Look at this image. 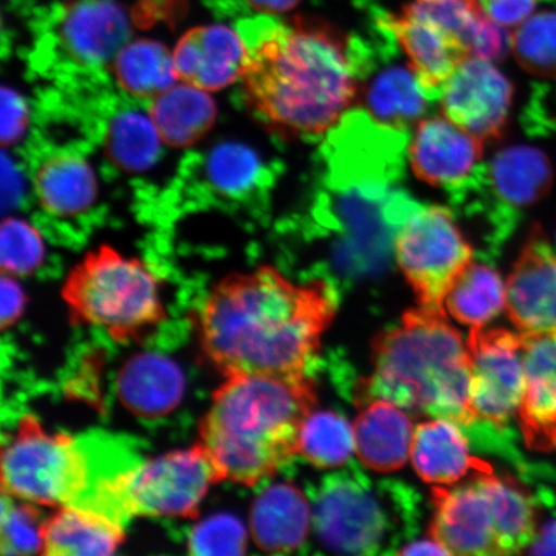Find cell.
Here are the masks:
<instances>
[{"label": "cell", "mask_w": 556, "mask_h": 556, "mask_svg": "<svg viewBox=\"0 0 556 556\" xmlns=\"http://www.w3.org/2000/svg\"><path fill=\"white\" fill-rule=\"evenodd\" d=\"M130 37L128 12L119 0H68L55 24L62 51L85 67L111 64Z\"/></svg>", "instance_id": "15"}, {"label": "cell", "mask_w": 556, "mask_h": 556, "mask_svg": "<svg viewBox=\"0 0 556 556\" xmlns=\"http://www.w3.org/2000/svg\"><path fill=\"white\" fill-rule=\"evenodd\" d=\"M356 452L354 430L343 416L312 412L299 435V454L317 468H333L350 460Z\"/></svg>", "instance_id": "31"}, {"label": "cell", "mask_w": 556, "mask_h": 556, "mask_svg": "<svg viewBox=\"0 0 556 556\" xmlns=\"http://www.w3.org/2000/svg\"><path fill=\"white\" fill-rule=\"evenodd\" d=\"M27 110L21 97L12 90H2V143L13 144L23 136L27 125Z\"/></svg>", "instance_id": "39"}, {"label": "cell", "mask_w": 556, "mask_h": 556, "mask_svg": "<svg viewBox=\"0 0 556 556\" xmlns=\"http://www.w3.org/2000/svg\"><path fill=\"white\" fill-rule=\"evenodd\" d=\"M46 258L43 236L24 219L7 217L0 226V268L15 277L30 276Z\"/></svg>", "instance_id": "34"}, {"label": "cell", "mask_w": 556, "mask_h": 556, "mask_svg": "<svg viewBox=\"0 0 556 556\" xmlns=\"http://www.w3.org/2000/svg\"><path fill=\"white\" fill-rule=\"evenodd\" d=\"M486 16L504 27L523 24L533 15L538 0H478Z\"/></svg>", "instance_id": "38"}, {"label": "cell", "mask_w": 556, "mask_h": 556, "mask_svg": "<svg viewBox=\"0 0 556 556\" xmlns=\"http://www.w3.org/2000/svg\"><path fill=\"white\" fill-rule=\"evenodd\" d=\"M356 454L368 469L391 472L405 467L412 456L415 428L406 412L394 403L375 399L353 424Z\"/></svg>", "instance_id": "22"}, {"label": "cell", "mask_w": 556, "mask_h": 556, "mask_svg": "<svg viewBox=\"0 0 556 556\" xmlns=\"http://www.w3.org/2000/svg\"><path fill=\"white\" fill-rule=\"evenodd\" d=\"M395 256L419 308L446 317V298L475 252L448 208L426 206L412 215L395 240Z\"/></svg>", "instance_id": "10"}, {"label": "cell", "mask_w": 556, "mask_h": 556, "mask_svg": "<svg viewBox=\"0 0 556 556\" xmlns=\"http://www.w3.org/2000/svg\"><path fill=\"white\" fill-rule=\"evenodd\" d=\"M313 519L307 496L293 483L266 486L249 509L248 530L264 553H291L308 538Z\"/></svg>", "instance_id": "20"}, {"label": "cell", "mask_w": 556, "mask_h": 556, "mask_svg": "<svg viewBox=\"0 0 556 556\" xmlns=\"http://www.w3.org/2000/svg\"><path fill=\"white\" fill-rule=\"evenodd\" d=\"M35 197L41 208L58 218L86 214L99 198V182L87 160L74 152H54L34 172Z\"/></svg>", "instance_id": "23"}, {"label": "cell", "mask_w": 556, "mask_h": 556, "mask_svg": "<svg viewBox=\"0 0 556 556\" xmlns=\"http://www.w3.org/2000/svg\"><path fill=\"white\" fill-rule=\"evenodd\" d=\"M505 309L520 332L556 333V254L540 226L531 229L507 277Z\"/></svg>", "instance_id": "14"}, {"label": "cell", "mask_w": 556, "mask_h": 556, "mask_svg": "<svg viewBox=\"0 0 556 556\" xmlns=\"http://www.w3.org/2000/svg\"><path fill=\"white\" fill-rule=\"evenodd\" d=\"M378 484V483H377ZM359 471L325 477L313 503L317 539L337 554L374 555L400 540V502Z\"/></svg>", "instance_id": "9"}, {"label": "cell", "mask_w": 556, "mask_h": 556, "mask_svg": "<svg viewBox=\"0 0 556 556\" xmlns=\"http://www.w3.org/2000/svg\"><path fill=\"white\" fill-rule=\"evenodd\" d=\"M523 336L526 387L518 409L521 433L533 451L556 447V333Z\"/></svg>", "instance_id": "18"}, {"label": "cell", "mask_w": 556, "mask_h": 556, "mask_svg": "<svg viewBox=\"0 0 556 556\" xmlns=\"http://www.w3.org/2000/svg\"><path fill=\"white\" fill-rule=\"evenodd\" d=\"M412 458L424 482L452 485L470 471L491 469L470 455L467 440L457 424L433 419L415 428Z\"/></svg>", "instance_id": "24"}, {"label": "cell", "mask_w": 556, "mask_h": 556, "mask_svg": "<svg viewBox=\"0 0 556 556\" xmlns=\"http://www.w3.org/2000/svg\"><path fill=\"white\" fill-rule=\"evenodd\" d=\"M378 24L399 41L428 100L440 99L451 76L471 58L460 37L417 10L414 3L403 7L400 13H380Z\"/></svg>", "instance_id": "13"}, {"label": "cell", "mask_w": 556, "mask_h": 556, "mask_svg": "<svg viewBox=\"0 0 556 556\" xmlns=\"http://www.w3.org/2000/svg\"><path fill=\"white\" fill-rule=\"evenodd\" d=\"M219 483L211 458L197 442L117 472L100 490L125 517L197 519L208 491Z\"/></svg>", "instance_id": "8"}, {"label": "cell", "mask_w": 556, "mask_h": 556, "mask_svg": "<svg viewBox=\"0 0 556 556\" xmlns=\"http://www.w3.org/2000/svg\"><path fill=\"white\" fill-rule=\"evenodd\" d=\"M61 298L70 323L99 328L121 344L141 342L168 317L162 285L148 264L106 243L70 269Z\"/></svg>", "instance_id": "5"}, {"label": "cell", "mask_w": 556, "mask_h": 556, "mask_svg": "<svg viewBox=\"0 0 556 556\" xmlns=\"http://www.w3.org/2000/svg\"><path fill=\"white\" fill-rule=\"evenodd\" d=\"M469 399L477 419L504 427L518 412L526 387L523 336L502 329L471 328Z\"/></svg>", "instance_id": "11"}, {"label": "cell", "mask_w": 556, "mask_h": 556, "mask_svg": "<svg viewBox=\"0 0 556 556\" xmlns=\"http://www.w3.org/2000/svg\"><path fill=\"white\" fill-rule=\"evenodd\" d=\"M427 97L413 70L393 65L381 70L365 93L368 114L392 129H405L427 110Z\"/></svg>", "instance_id": "28"}, {"label": "cell", "mask_w": 556, "mask_h": 556, "mask_svg": "<svg viewBox=\"0 0 556 556\" xmlns=\"http://www.w3.org/2000/svg\"><path fill=\"white\" fill-rule=\"evenodd\" d=\"M528 553L534 555H556V520L548 521V523L541 528Z\"/></svg>", "instance_id": "41"}, {"label": "cell", "mask_w": 556, "mask_h": 556, "mask_svg": "<svg viewBox=\"0 0 556 556\" xmlns=\"http://www.w3.org/2000/svg\"><path fill=\"white\" fill-rule=\"evenodd\" d=\"M513 96L511 81L491 61L469 58L444 85L440 102L443 116L485 142L503 136Z\"/></svg>", "instance_id": "12"}, {"label": "cell", "mask_w": 556, "mask_h": 556, "mask_svg": "<svg viewBox=\"0 0 556 556\" xmlns=\"http://www.w3.org/2000/svg\"><path fill=\"white\" fill-rule=\"evenodd\" d=\"M337 308L336 293L325 281L295 285L270 266L229 274L199 309L200 350L224 379L307 378Z\"/></svg>", "instance_id": "1"}, {"label": "cell", "mask_w": 556, "mask_h": 556, "mask_svg": "<svg viewBox=\"0 0 556 556\" xmlns=\"http://www.w3.org/2000/svg\"><path fill=\"white\" fill-rule=\"evenodd\" d=\"M111 65L117 85L136 99H155L179 81L173 52L157 40H129Z\"/></svg>", "instance_id": "27"}, {"label": "cell", "mask_w": 556, "mask_h": 556, "mask_svg": "<svg viewBox=\"0 0 556 556\" xmlns=\"http://www.w3.org/2000/svg\"><path fill=\"white\" fill-rule=\"evenodd\" d=\"M248 55L239 30L225 25L193 27L180 37L173 51L179 81L208 93L241 80Z\"/></svg>", "instance_id": "16"}, {"label": "cell", "mask_w": 556, "mask_h": 556, "mask_svg": "<svg viewBox=\"0 0 556 556\" xmlns=\"http://www.w3.org/2000/svg\"><path fill=\"white\" fill-rule=\"evenodd\" d=\"M149 116L164 144L186 149L212 130L218 109L206 90L180 81L151 100Z\"/></svg>", "instance_id": "25"}, {"label": "cell", "mask_w": 556, "mask_h": 556, "mask_svg": "<svg viewBox=\"0 0 556 556\" xmlns=\"http://www.w3.org/2000/svg\"><path fill=\"white\" fill-rule=\"evenodd\" d=\"M150 116L123 113L108 125L103 148L110 162L127 173H141L156 163L162 144Z\"/></svg>", "instance_id": "30"}, {"label": "cell", "mask_w": 556, "mask_h": 556, "mask_svg": "<svg viewBox=\"0 0 556 556\" xmlns=\"http://www.w3.org/2000/svg\"><path fill=\"white\" fill-rule=\"evenodd\" d=\"M302 0H247V3L263 15H281L293 11Z\"/></svg>", "instance_id": "42"}, {"label": "cell", "mask_w": 556, "mask_h": 556, "mask_svg": "<svg viewBox=\"0 0 556 556\" xmlns=\"http://www.w3.org/2000/svg\"><path fill=\"white\" fill-rule=\"evenodd\" d=\"M41 541L43 556H109L124 544L125 531L108 514L70 504L45 519Z\"/></svg>", "instance_id": "21"}, {"label": "cell", "mask_w": 556, "mask_h": 556, "mask_svg": "<svg viewBox=\"0 0 556 556\" xmlns=\"http://www.w3.org/2000/svg\"><path fill=\"white\" fill-rule=\"evenodd\" d=\"M250 533L231 514H215L193 527L187 551L192 555H243Z\"/></svg>", "instance_id": "36"}, {"label": "cell", "mask_w": 556, "mask_h": 556, "mask_svg": "<svg viewBox=\"0 0 556 556\" xmlns=\"http://www.w3.org/2000/svg\"><path fill=\"white\" fill-rule=\"evenodd\" d=\"M430 538L454 555H513L536 538V513L509 478L476 471L469 482L433 489Z\"/></svg>", "instance_id": "6"}, {"label": "cell", "mask_w": 556, "mask_h": 556, "mask_svg": "<svg viewBox=\"0 0 556 556\" xmlns=\"http://www.w3.org/2000/svg\"><path fill=\"white\" fill-rule=\"evenodd\" d=\"M506 305V285L502 276L485 264L472 262L457 278L446 298V309L458 323L481 328Z\"/></svg>", "instance_id": "29"}, {"label": "cell", "mask_w": 556, "mask_h": 556, "mask_svg": "<svg viewBox=\"0 0 556 556\" xmlns=\"http://www.w3.org/2000/svg\"><path fill=\"white\" fill-rule=\"evenodd\" d=\"M372 350L368 399L463 427L478 420L469 399L468 343L446 317L421 308L408 311L399 328L374 340Z\"/></svg>", "instance_id": "4"}, {"label": "cell", "mask_w": 556, "mask_h": 556, "mask_svg": "<svg viewBox=\"0 0 556 556\" xmlns=\"http://www.w3.org/2000/svg\"><path fill=\"white\" fill-rule=\"evenodd\" d=\"M315 405L308 377L225 378L199 421L198 442L222 482L254 486L299 454V435Z\"/></svg>", "instance_id": "3"}, {"label": "cell", "mask_w": 556, "mask_h": 556, "mask_svg": "<svg viewBox=\"0 0 556 556\" xmlns=\"http://www.w3.org/2000/svg\"><path fill=\"white\" fill-rule=\"evenodd\" d=\"M0 553L2 555H40L41 519L39 506L2 495Z\"/></svg>", "instance_id": "35"}, {"label": "cell", "mask_w": 556, "mask_h": 556, "mask_svg": "<svg viewBox=\"0 0 556 556\" xmlns=\"http://www.w3.org/2000/svg\"><path fill=\"white\" fill-rule=\"evenodd\" d=\"M0 296H2L0 328L7 331L23 317L27 298L17 281V277L5 274H2V278H0Z\"/></svg>", "instance_id": "40"}, {"label": "cell", "mask_w": 556, "mask_h": 556, "mask_svg": "<svg viewBox=\"0 0 556 556\" xmlns=\"http://www.w3.org/2000/svg\"><path fill=\"white\" fill-rule=\"evenodd\" d=\"M239 33L249 52L243 97L277 136H321L356 100V47L336 26L313 17L283 24L264 15L242 23Z\"/></svg>", "instance_id": "2"}, {"label": "cell", "mask_w": 556, "mask_h": 556, "mask_svg": "<svg viewBox=\"0 0 556 556\" xmlns=\"http://www.w3.org/2000/svg\"><path fill=\"white\" fill-rule=\"evenodd\" d=\"M486 177L495 197L516 211L539 204L554 186L551 159L544 151L525 144L500 151L492 159Z\"/></svg>", "instance_id": "26"}, {"label": "cell", "mask_w": 556, "mask_h": 556, "mask_svg": "<svg viewBox=\"0 0 556 556\" xmlns=\"http://www.w3.org/2000/svg\"><path fill=\"white\" fill-rule=\"evenodd\" d=\"M89 463L73 435L51 433L37 416L20 417L0 454L2 495L38 506L78 504Z\"/></svg>", "instance_id": "7"}, {"label": "cell", "mask_w": 556, "mask_h": 556, "mask_svg": "<svg viewBox=\"0 0 556 556\" xmlns=\"http://www.w3.org/2000/svg\"><path fill=\"white\" fill-rule=\"evenodd\" d=\"M511 52L526 73L556 78V12L534 13L517 26L511 34Z\"/></svg>", "instance_id": "32"}, {"label": "cell", "mask_w": 556, "mask_h": 556, "mask_svg": "<svg viewBox=\"0 0 556 556\" xmlns=\"http://www.w3.org/2000/svg\"><path fill=\"white\" fill-rule=\"evenodd\" d=\"M483 143L446 116L428 117L415 129L408 150L409 164L424 184L454 187L471 176L482 162Z\"/></svg>", "instance_id": "17"}, {"label": "cell", "mask_w": 556, "mask_h": 556, "mask_svg": "<svg viewBox=\"0 0 556 556\" xmlns=\"http://www.w3.org/2000/svg\"><path fill=\"white\" fill-rule=\"evenodd\" d=\"M185 392L182 368L169 357L154 352L130 357L116 378L121 405L142 419H159L176 412Z\"/></svg>", "instance_id": "19"}, {"label": "cell", "mask_w": 556, "mask_h": 556, "mask_svg": "<svg viewBox=\"0 0 556 556\" xmlns=\"http://www.w3.org/2000/svg\"><path fill=\"white\" fill-rule=\"evenodd\" d=\"M262 163L247 146L225 143L215 148L206 162V176L215 190L236 197L258 185Z\"/></svg>", "instance_id": "33"}, {"label": "cell", "mask_w": 556, "mask_h": 556, "mask_svg": "<svg viewBox=\"0 0 556 556\" xmlns=\"http://www.w3.org/2000/svg\"><path fill=\"white\" fill-rule=\"evenodd\" d=\"M468 47L471 58L495 62L511 51V34L483 12L470 33Z\"/></svg>", "instance_id": "37"}, {"label": "cell", "mask_w": 556, "mask_h": 556, "mask_svg": "<svg viewBox=\"0 0 556 556\" xmlns=\"http://www.w3.org/2000/svg\"><path fill=\"white\" fill-rule=\"evenodd\" d=\"M400 555H451L446 547L433 539L420 540L400 548Z\"/></svg>", "instance_id": "43"}]
</instances>
